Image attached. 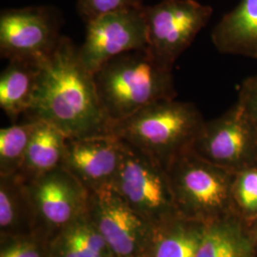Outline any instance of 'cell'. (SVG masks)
<instances>
[{
  "label": "cell",
  "mask_w": 257,
  "mask_h": 257,
  "mask_svg": "<svg viewBox=\"0 0 257 257\" xmlns=\"http://www.w3.org/2000/svg\"><path fill=\"white\" fill-rule=\"evenodd\" d=\"M26 115L27 119L52 124L68 138L110 135V122L102 110L93 75L68 37H60L54 51L41 60Z\"/></svg>",
  "instance_id": "cell-1"
},
{
  "label": "cell",
  "mask_w": 257,
  "mask_h": 257,
  "mask_svg": "<svg viewBox=\"0 0 257 257\" xmlns=\"http://www.w3.org/2000/svg\"><path fill=\"white\" fill-rule=\"evenodd\" d=\"M174 67L148 48L113 57L93 73V81L105 115L111 123L149 105L176 97Z\"/></svg>",
  "instance_id": "cell-2"
},
{
  "label": "cell",
  "mask_w": 257,
  "mask_h": 257,
  "mask_svg": "<svg viewBox=\"0 0 257 257\" xmlns=\"http://www.w3.org/2000/svg\"><path fill=\"white\" fill-rule=\"evenodd\" d=\"M204 122L194 104L171 98L155 102L111 123L110 133L167 170L176 156L191 149Z\"/></svg>",
  "instance_id": "cell-3"
},
{
  "label": "cell",
  "mask_w": 257,
  "mask_h": 257,
  "mask_svg": "<svg viewBox=\"0 0 257 257\" xmlns=\"http://www.w3.org/2000/svg\"><path fill=\"white\" fill-rule=\"evenodd\" d=\"M179 215L204 224L225 217L232 198L234 174L212 164L191 149L167 169Z\"/></svg>",
  "instance_id": "cell-4"
},
{
  "label": "cell",
  "mask_w": 257,
  "mask_h": 257,
  "mask_svg": "<svg viewBox=\"0 0 257 257\" xmlns=\"http://www.w3.org/2000/svg\"><path fill=\"white\" fill-rule=\"evenodd\" d=\"M122 144L119 169L110 187L154 228L178 216L165 168L137 148Z\"/></svg>",
  "instance_id": "cell-5"
},
{
  "label": "cell",
  "mask_w": 257,
  "mask_h": 257,
  "mask_svg": "<svg viewBox=\"0 0 257 257\" xmlns=\"http://www.w3.org/2000/svg\"><path fill=\"white\" fill-rule=\"evenodd\" d=\"M191 150L232 173L257 165V130L238 101L218 117L205 120Z\"/></svg>",
  "instance_id": "cell-6"
},
{
  "label": "cell",
  "mask_w": 257,
  "mask_h": 257,
  "mask_svg": "<svg viewBox=\"0 0 257 257\" xmlns=\"http://www.w3.org/2000/svg\"><path fill=\"white\" fill-rule=\"evenodd\" d=\"M211 6L196 0H162L144 6L148 49L171 67L191 46L212 16Z\"/></svg>",
  "instance_id": "cell-7"
},
{
  "label": "cell",
  "mask_w": 257,
  "mask_h": 257,
  "mask_svg": "<svg viewBox=\"0 0 257 257\" xmlns=\"http://www.w3.org/2000/svg\"><path fill=\"white\" fill-rule=\"evenodd\" d=\"M87 213L114 257L150 253L154 227L111 187L90 191Z\"/></svg>",
  "instance_id": "cell-8"
},
{
  "label": "cell",
  "mask_w": 257,
  "mask_h": 257,
  "mask_svg": "<svg viewBox=\"0 0 257 257\" xmlns=\"http://www.w3.org/2000/svg\"><path fill=\"white\" fill-rule=\"evenodd\" d=\"M86 24V37L78 54L92 74L113 57L148 48L144 6L109 13Z\"/></svg>",
  "instance_id": "cell-9"
},
{
  "label": "cell",
  "mask_w": 257,
  "mask_h": 257,
  "mask_svg": "<svg viewBox=\"0 0 257 257\" xmlns=\"http://www.w3.org/2000/svg\"><path fill=\"white\" fill-rule=\"evenodd\" d=\"M59 18L51 7L35 6L4 10L0 16L2 58L41 61L57 45Z\"/></svg>",
  "instance_id": "cell-10"
},
{
  "label": "cell",
  "mask_w": 257,
  "mask_h": 257,
  "mask_svg": "<svg viewBox=\"0 0 257 257\" xmlns=\"http://www.w3.org/2000/svg\"><path fill=\"white\" fill-rule=\"evenodd\" d=\"M27 184L40 224L49 235L87 213L90 193L63 166Z\"/></svg>",
  "instance_id": "cell-11"
},
{
  "label": "cell",
  "mask_w": 257,
  "mask_h": 257,
  "mask_svg": "<svg viewBox=\"0 0 257 257\" xmlns=\"http://www.w3.org/2000/svg\"><path fill=\"white\" fill-rule=\"evenodd\" d=\"M122 146L112 135L68 138L62 166L89 192L110 187L119 169Z\"/></svg>",
  "instance_id": "cell-12"
},
{
  "label": "cell",
  "mask_w": 257,
  "mask_h": 257,
  "mask_svg": "<svg viewBox=\"0 0 257 257\" xmlns=\"http://www.w3.org/2000/svg\"><path fill=\"white\" fill-rule=\"evenodd\" d=\"M38 231L45 230L30 195L27 181L19 174L0 175V237L25 236Z\"/></svg>",
  "instance_id": "cell-13"
},
{
  "label": "cell",
  "mask_w": 257,
  "mask_h": 257,
  "mask_svg": "<svg viewBox=\"0 0 257 257\" xmlns=\"http://www.w3.org/2000/svg\"><path fill=\"white\" fill-rule=\"evenodd\" d=\"M211 41L225 55L257 59V0H240L211 32Z\"/></svg>",
  "instance_id": "cell-14"
},
{
  "label": "cell",
  "mask_w": 257,
  "mask_h": 257,
  "mask_svg": "<svg viewBox=\"0 0 257 257\" xmlns=\"http://www.w3.org/2000/svg\"><path fill=\"white\" fill-rule=\"evenodd\" d=\"M41 61L11 59L0 76V107L14 123L30 110Z\"/></svg>",
  "instance_id": "cell-15"
},
{
  "label": "cell",
  "mask_w": 257,
  "mask_h": 257,
  "mask_svg": "<svg viewBox=\"0 0 257 257\" xmlns=\"http://www.w3.org/2000/svg\"><path fill=\"white\" fill-rule=\"evenodd\" d=\"M68 137L45 121L35 120L27 152L19 175L26 181L63 165Z\"/></svg>",
  "instance_id": "cell-16"
},
{
  "label": "cell",
  "mask_w": 257,
  "mask_h": 257,
  "mask_svg": "<svg viewBox=\"0 0 257 257\" xmlns=\"http://www.w3.org/2000/svg\"><path fill=\"white\" fill-rule=\"evenodd\" d=\"M50 257H114L88 213L50 237Z\"/></svg>",
  "instance_id": "cell-17"
},
{
  "label": "cell",
  "mask_w": 257,
  "mask_h": 257,
  "mask_svg": "<svg viewBox=\"0 0 257 257\" xmlns=\"http://www.w3.org/2000/svg\"><path fill=\"white\" fill-rule=\"evenodd\" d=\"M206 224L178 215L154 229L153 257H196Z\"/></svg>",
  "instance_id": "cell-18"
},
{
  "label": "cell",
  "mask_w": 257,
  "mask_h": 257,
  "mask_svg": "<svg viewBox=\"0 0 257 257\" xmlns=\"http://www.w3.org/2000/svg\"><path fill=\"white\" fill-rule=\"evenodd\" d=\"M254 248L245 230L223 217L206 224L196 257H253Z\"/></svg>",
  "instance_id": "cell-19"
},
{
  "label": "cell",
  "mask_w": 257,
  "mask_h": 257,
  "mask_svg": "<svg viewBox=\"0 0 257 257\" xmlns=\"http://www.w3.org/2000/svg\"><path fill=\"white\" fill-rule=\"evenodd\" d=\"M35 127V120L14 123L0 130V175L19 174Z\"/></svg>",
  "instance_id": "cell-20"
},
{
  "label": "cell",
  "mask_w": 257,
  "mask_h": 257,
  "mask_svg": "<svg viewBox=\"0 0 257 257\" xmlns=\"http://www.w3.org/2000/svg\"><path fill=\"white\" fill-rule=\"evenodd\" d=\"M50 235L45 231L17 237H0V257H50Z\"/></svg>",
  "instance_id": "cell-21"
},
{
  "label": "cell",
  "mask_w": 257,
  "mask_h": 257,
  "mask_svg": "<svg viewBox=\"0 0 257 257\" xmlns=\"http://www.w3.org/2000/svg\"><path fill=\"white\" fill-rule=\"evenodd\" d=\"M232 195L243 211L257 213V165L244 168L234 174Z\"/></svg>",
  "instance_id": "cell-22"
},
{
  "label": "cell",
  "mask_w": 257,
  "mask_h": 257,
  "mask_svg": "<svg viewBox=\"0 0 257 257\" xmlns=\"http://www.w3.org/2000/svg\"><path fill=\"white\" fill-rule=\"evenodd\" d=\"M142 6L143 0H77L78 13L86 23L109 13Z\"/></svg>",
  "instance_id": "cell-23"
},
{
  "label": "cell",
  "mask_w": 257,
  "mask_h": 257,
  "mask_svg": "<svg viewBox=\"0 0 257 257\" xmlns=\"http://www.w3.org/2000/svg\"><path fill=\"white\" fill-rule=\"evenodd\" d=\"M237 101L243 106L257 130V74L241 83Z\"/></svg>",
  "instance_id": "cell-24"
},
{
  "label": "cell",
  "mask_w": 257,
  "mask_h": 257,
  "mask_svg": "<svg viewBox=\"0 0 257 257\" xmlns=\"http://www.w3.org/2000/svg\"><path fill=\"white\" fill-rule=\"evenodd\" d=\"M137 257H153L152 256V254L151 253H146V254H143V255H139V256Z\"/></svg>",
  "instance_id": "cell-25"
}]
</instances>
